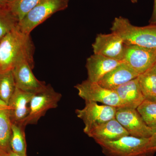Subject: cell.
<instances>
[{"label": "cell", "instance_id": "6da1fadb", "mask_svg": "<svg viewBox=\"0 0 156 156\" xmlns=\"http://www.w3.org/2000/svg\"><path fill=\"white\" fill-rule=\"evenodd\" d=\"M34 50L30 34L23 33L17 27L0 41V72L12 70L23 62L34 67Z\"/></svg>", "mask_w": 156, "mask_h": 156}, {"label": "cell", "instance_id": "7a4b0ae2", "mask_svg": "<svg viewBox=\"0 0 156 156\" xmlns=\"http://www.w3.org/2000/svg\"><path fill=\"white\" fill-rule=\"evenodd\" d=\"M111 30L121 37L126 45H136L156 50V24L138 27L125 17H115Z\"/></svg>", "mask_w": 156, "mask_h": 156}, {"label": "cell", "instance_id": "3957f363", "mask_svg": "<svg viewBox=\"0 0 156 156\" xmlns=\"http://www.w3.org/2000/svg\"><path fill=\"white\" fill-rule=\"evenodd\" d=\"M105 156H151L150 138L128 135L115 141H95Z\"/></svg>", "mask_w": 156, "mask_h": 156}, {"label": "cell", "instance_id": "277c9868", "mask_svg": "<svg viewBox=\"0 0 156 156\" xmlns=\"http://www.w3.org/2000/svg\"><path fill=\"white\" fill-rule=\"evenodd\" d=\"M69 0H41L18 23L17 28L23 33L32 31L53 14L68 8Z\"/></svg>", "mask_w": 156, "mask_h": 156}, {"label": "cell", "instance_id": "5b68a950", "mask_svg": "<svg viewBox=\"0 0 156 156\" xmlns=\"http://www.w3.org/2000/svg\"><path fill=\"white\" fill-rule=\"evenodd\" d=\"M61 98L60 93L56 92L50 85H47L44 90L36 93L32 98L30 103V111L22 125L26 127L37 124L48 111L58 106Z\"/></svg>", "mask_w": 156, "mask_h": 156}, {"label": "cell", "instance_id": "8992f818", "mask_svg": "<svg viewBox=\"0 0 156 156\" xmlns=\"http://www.w3.org/2000/svg\"><path fill=\"white\" fill-rule=\"evenodd\" d=\"M117 108L109 105L86 101L85 107L76 109V113L85 124L84 132L87 134L93 128L115 118Z\"/></svg>", "mask_w": 156, "mask_h": 156}, {"label": "cell", "instance_id": "52a82bcc", "mask_svg": "<svg viewBox=\"0 0 156 156\" xmlns=\"http://www.w3.org/2000/svg\"><path fill=\"white\" fill-rule=\"evenodd\" d=\"M78 95L86 101L100 102L117 108L122 107L119 96L114 90L101 87L98 83L90 82L88 80L76 85Z\"/></svg>", "mask_w": 156, "mask_h": 156}, {"label": "cell", "instance_id": "ba28073f", "mask_svg": "<svg viewBox=\"0 0 156 156\" xmlns=\"http://www.w3.org/2000/svg\"><path fill=\"white\" fill-rule=\"evenodd\" d=\"M122 61L139 75L151 69L155 63L156 50L126 44Z\"/></svg>", "mask_w": 156, "mask_h": 156}, {"label": "cell", "instance_id": "9c48e42d", "mask_svg": "<svg viewBox=\"0 0 156 156\" xmlns=\"http://www.w3.org/2000/svg\"><path fill=\"white\" fill-rule=\"evenodd\" d=\"M115 119L131 136L150 138L152 135L153 128L146 124L136 109L117 108Z\"/></svg>", "mask_w": 156, "mask_h": 156}, {"label": "cell", "instance_id": "30bf717a", "mask_svg": "<svg viewBox=\"0 0 156 156\" xmlns=\"http://www.w3.org/2000/svg\"><path fill=\"white\" fill-rule=\"evenodd\" d=\"M92 47L94 54L122 61L126 44L121 37L115 33L98 34Z\"/></svg>", "mask_w": 156, "mask_h": 156}, {"label": "cell", "instance_id": "8fae6325", "mask_svg": "<svg viewBox=\"0 0 156 156\" xmlns=\"http://www.w3.org/2000/svg\"><path fill=\"white\" fill-rule=\"evenodd\" d=\"M33 68L28 62H23L16 65L12 71L17 88L36 94L44 90L47 85L35 76L32 72Z\"/></svg>", "mask_w": 156, "mask_h": 156}, {"label": "cell", "instance_id": "7c38bea8", "mask_svg": "<svg viewBox=\"0 0 156 156\" xmlns=\"http://www.w3.org/2000/svg\"><path fill=\"white\" fill-rule=\"evenodd\" d=\"M34 94L16 87L8 105L9 116L12 124L22 125L29 114L30 103Z\"/></svg>", "mask_w": 156, "mask_h": 156}, {"label": "cell", "instance_id": "4fadbf2b", "mask_svg": "<svg viewBox=\"0 0 156 156\" xmlns=\"http://www.w3.org/2000/svg\"><path fill=\"white\" fill-rule=\"evenodd\" d=\"M122 62H123L94 53L87 60L86 66L88 73L87 80L93 83H98L103 76Z\"/></svg>", "mask_w": 156, "mask_h": 156}, {"label": "cell", "instance_id": "5bb4252c", "mask_svg": "<svg viewBox=\"0 0 156 156\" xmlns=\"http://www.w3.org/2000/svg\"><path fill=\"white\" fill-rule=\"evenodd\" d=\"M138 76L134 70L123 62L103 76L98 83L101 87L113 90Z\"/></svg>", "mask_w": 156, "mask_h": 156}, {"label": "cell", "instance_id": "9a60e30c", "mask_svg": "<svg viewBox=\"0 0 156 156\" xmlns=\"http://www.w3.org/2000/svg\"><path fill=\"white\" fill-rule=\"evenodd\" d=\"M113 90L119 96L122 105L121 108L136 109L145 99L141 92L137 78L121 85Z\"/></svg>", "mask_w": 156, "mask_h": 156}, {"label": "cell", "instance_id": "2e32d148", "mask_svg": "<svg viewBox=\"0 0 156 156\" xmlns=\"http://www.w3.org/2000/svg\"><path fill=\"white\" fill-rule=\"evenodd\" d=\"M87 135L95 141H112L130 135L115 118L93 128Z\"/></svg>", "mask_w": 156, "mask_h": 156}, {"label": "cell", "instance_id": "e0dca14e", "mask_svg": "<svg viewBox=\"0 0 156 156\" xmlns=\"http://www.w3.org/2000/svg\"><path fill=\"white\" fill-rule=\"evenodd\" d=\"M25 126L21 124H12V134L10 140V148L15 153L22 156L27 155V144L26 141Z\"/></svg>", "mask_w": 156, "mask_h": 156}, {"label": "cell", "instance_id": "ac0fdd59", "mask_svg": "<svg viewBox=\"0 0 156 156\" xmlns=\"http://www.w3.org/2000/svg\"><path fill=\"white\" fill-rule=\"evenodd\" d=\"M11 126L12 123L9 116V109L0 112V151L8 152L11 150Z\"/></svg>", "mask_w": 156, "mask_h": 156}, {"label": "cell", "instance_id": "d6986e66", "mask_svg": "<svg viewBox=\"0 0 156 156\" xmlns=\"http://www.w3.org/2000/svg\"><path fill=\"white\" fill-rule=\"evenodd\" d=\"M137 78L145 99L155 100L156 98V73L151 69L139 75Z\"/></svg>", "mask_w": 156, "mask_h": 156}, {"label": "cell", "instance_id": "ffe728a7", "mask_svg": "<svg viewBox=\"0 0 156 156\" xmlns=\"http://www.w3.org/2000/svg\"><path fill=\"white\" fill-rule=\"evenodd\" d=\"M16 89L12 70L0 72V99L7 105Z\"/></svg>", "mask_w": 156, "mask_h": 156}, {"label": "cell", "instance_id": "44dd1931", "mask_svg": "<svg viewBox=\"0 0 156 156\" xmlns=\"http://www.w3.org/2000/svg\"><path fill=\"white\" fill-rule=\"evenodd\" d=\"M7 4H0V41L8 33L16 28L19 23Z\"/></svg>", "mask_w": 156, "mask_h": 156}, {"label": "cell", "instance_id": "7402d4cb", "mask_svg": "<svg viewBox=\"0 0 156 156\" xmlns=\"http://www.w3.org/2000/svg\"><path fill=\"white\" fill-rule=\"evenodd\" d=\"M146 124L151 128H156V101L145 99L136 108Z\"/></svg>", "mask_w": 156, "mask_h": 156}, {"label": "cell", "instance_id": "603a6c76", "mask_svg": "<svg viewBox=\"0 0 156 156\" xmlns=\"http://www.w3.org/2000/svg\"><path fill=\"white\" fill-rule=\"evenodd\" d=\"M41 0H15L8 3L10 11L19 22Z\"/></svg>", "mask_w": 156, "mask_h": 156}, {"label": "cell", "instance_id": "cb8c5ba5", "mask_svg": "<svg viewBox=\"0 0 156 156\" xmlns=\"http://www.w3.org/2000/svg\"><path fill=\"white\" fill-rule=\"evenodd\" d=\"M150 150L151 156L156 152V128H153V134L150 138Z\"/></svg>", "mask_w": 156, "mask_h": 156}, {"label": "cell", "instance_id": "d4e9b609", "mask_svg": "<svg viewBox=\"0 0 156 156\" xmlns=\"http://www.w3.org/2000/svg\"><path fill=\"white\" fill-rule=\"evenodd\" d=\"M149 23L150 24H156V0H154L153 9Z\"/></svg>", "mask_w": 156, "mask_h": 156}, {"label": "cell", "instance_id": "484cf974", "mask_svg": "<svg viewBox=\"0 0 156 156\" xmlns=\"http://www.w3.org/2000/svg\"><path fill=\"white\" fill-rule=\"evenodd\" d=\"M7 109H9V107L7 105L0 102V112L4 110Z\"/></svg>", "mask_w": 156, "mask_h": 156}, {"label": "cell", "instance_id": "4316f807", "mask_svg": "<svg viewBox=\"0 0 156 156\" xmlns=\"http://www.w3.org/2000/svg\"><path fill=\"white\" fill-rule=\"evenodd\" d=\"M6 156H22L18 154H17L14 153V152L12 151L11 150L9 151V152L6 153Z\"/></svg>", "mask_w": 156, "mask_h": 156}, {"label": "cell", "instance_id": "83f0119b", "mask_svg": "<svg viewBox=\"0 0 156 156\" xmlns=\"http://www.w3.org/2000/svg\"><path fill=\"white\" fill-rule=\"evenodd\" d=\"M8 4L6 0H0V4L2 5H6Z\"/></svg>", "mask_w": 156, "mask_h": 156}, {"label": "cell", "instance_id": "f1b7e54d", "mask_svg": "<svg viewBox=\"0 0 156 156\" xmlns=\"http://www.w3.org/2000/svg\"><path fill=\"white\" fill-rule=\"evenodd\" d=\"M6 152L0 151V156H6Z\"/></svg>", "mask_w": 156, "mask_h": 156}, {"label": "cell", "instance_id": "f546056e", "mask_svg": "<svg viewBox=\"0 0 156 156\" xmlns=\"http://www.w3.org/2000/svg\"><path fill=\"white\" fill-rule=\"evenodd\" d=\"M151 69L153 70L154 72L156 73V62L154 65V66L151 68Z\"/></svg>", "mask_w": 156, "mask_h": 156}, {"label": "cell", "instance_id": "4dcf8cb0", "mask_svg": "<svg viewBox=\"0 0 156 156\" xmlns=\"http://www.w3.org/2000/svg\"><path fill=\"white\" fill-rule=\"evenodd\" d=\"M138 0H131V2L133 3V4H135L138 2Z\"/></svg>", "mask_w": 156, "mask_h": 156}, {"label": "cell", "instance_id": "1f68e13d", "mask_svg": "<svg viewBox=\"0 0 156 156\" xmlns=\"http://www.w3.org/2000/svg\"><path fill=\"white\" fill-rule=\"evenodd\" d=\"M8 3L11 2H14L15 0H6Z\"/></svg>", "mask_w": 156, "mask_h": 156}, {"label": "cell", "instance_id": "d6a6232c", "mask_svg": "<svg viewBox=\"0 0 156 156\" xmlns=\"http://www.w3.org/2000/svg\"><path fill=\"white\" fill-rule=\"evenodd\" d=\"M0 102H1V103L5 104V102H3L1 100V99H0Z\"/></svg>", "mask_w": 156, "mask_h": 156}, {"label": "cell", "instance_id": "836d02e7", "mask_svg": "<svg viewBox=\"0 0 156 156\" xmlns=\"http://www.w3.org/2000/svg\"><path fill=\"white\" fill-rule=\"evenodd\" d=\"M155 100H156V99H155Z\"/></svg>", "mask_w": 156, "mask_h": 156}]
</instances>
